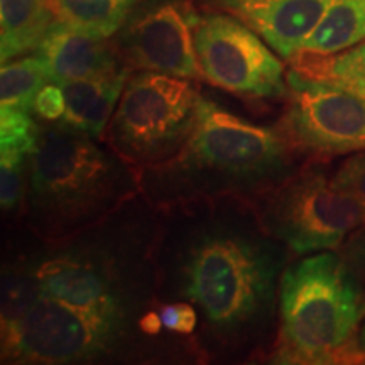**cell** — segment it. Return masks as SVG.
Returning <instances> with one entry per match:
<instances>
[{
  "mask_svg": "<svg viewBox=\"0 0 365 365\" xmlns=\"http://www.w3.org/2000/svg\"><path fill=\"white\" fill-rule=\"evenodd\" d=\"M277 127L255 124L202 91L198 118L176 156L139 170L140 193L156 208L237 196L254 203L298 170Z\"/></svg>",
  "mask_w": 365,
  "mask_h": 365,
  "instance_id": "3",
  "label": "cell"
},
{
  "mask_svg": "<svg viewBox=\"0 0 365 365\" xmlns=\"http://www.w3.org/2000/svg\"><path fill=\"white\" fill-rule=\"evenodd\" d=\"M196 14L188 0H139L112 41L132 71L202 78L193 38Z\"/></svg>",
  "mask_w": 365,
  "mask_h": 365,
  "instance_id": "11",
  "label": "cell"
},
{
  "mask_svg": "<svg viewBox=\"0 0 365 365\" xmlns=\"http://www.w3.org/2000/svg\"><path fill=\"white\" fill-rule=\"evenodd\" d=\"M341 362H362L365 364V318L360 323L357 333L350 341V345L346 346L344 360Z\"/></svg>",
  "mask_w": 365,
  "mask_h": 365,
  "instance_id": "26",
  "label": "cell"
},
{
  "mask_svg": "<svg viewBox=\"0 0 365 365\" xmlns=\"http://www.w3.org/2000/svg\"><path fill=\"white\" fill-rule=\"evenodd\" d=\"M364 318L365 286L340 252L289 261L281 277L269 362L339 364Z\"/></svg>",
  "mask_w": 365,
  "mask_h": 365,
  "instance_id": "5",
  "label": "cell"
},
{
  "mask_svg": "<svg viewBox=\"0 0 365 365\" xmlns=\"http://www.w3.org/2000/svg\"><path fill=\"white\" fill-rule=\"evenodd\" d=\"M340 255L346 266L365 286V225L357 228L340 247Z\"/></svg>",
  "mask_w": 365,
  "mask_h": 365,
  "instance_id": "25",
  "label": "cell"
},
{
  "mask_svg": "<svg viewBox=\"0 0 365 365\" xmlns=\"http://www.w3.org/2000/svg\"><path fill=\"white\" fill-rule=\"evenodd\" d=\"M41 134V122L31 112L0 105V154L31 156Z\"/></svg>",
  "mask_w": 365,
  "mask_h": 365,
  "instance_id": "21",
  "label": "cell"
},
{
  "mask_svg": "<svg viewBox=\"0 0 365 365\" xmlns=\"http://www.w3.org/2000/svg\"><path fill=\"white\" fill-rule=\"evenodd\" d=\"M130 73L132 70L125 68L110 75L59 83L65 91L66 102L65 115L59 124L95 139H103Z\"/></svg>",
  "mask_w": 365,
  "mask_h": 365,
  "instance_id": "14",
  "label": "cell"
},
{
  "mask_svg": "<svg viewBox=\"0 0 365 365\" xmlns=\"http://www.w3.org/2000/svg\"><path fill=\"white\" fill-rule=\"evenodd\" d=\"M49 81L51 78L48 68L36 51L2 63L0 70L2 105L33 112L36 97Z\"/></svg>",
  "mask_w": 365,
  "mask_h": 365,
  "instance_id": "20",
  "label": "cell"
},
{
  "mask_svg": "<svg viewBox=\"0 0 365 365\" xmlns=\"http://www.w3.org/2000/svg\"><path fill=\"white\" fill-rule=\"evenodd\" d=\"M200 97L202 90L195 80L132 71L103 143L137 170L168 161L190 139Z\"/></svg>",
  "mask_w": 365,
  "mask_h": 365,
  "instance_id": "7",
  "label": "cell"
},
{
  "mask_svg": "<svg viewBox=\"0 0 365 365\" xmlns=\"http://www.w3.org/2000/svg\"><path fill=\"white\" fill-rule=\"evenodd\" d=\"M333 0H205V6L237 17L284 61H293Z\"/></svg>",
  "mask_w": 365,
  "mask_h": 365,
  "instance_id": "12",
  "label": "cell"
},
{
  "mask_svg": "<svg viewBox=\"0 0 365 365\" xmlns=\"http://www.w3.org/2000/svg\"><path fill=\"white\" fill-rule=\"evenodd\" d=\"M252 205L262 227L294 255L340 249L365 225V208L322 161L298 168Z\"/></svg>",
  "mask_w": 365,
  "mask_h": 365,
  "instance_id": "8",
  "label": "cell"
},
{
  "mask_svg": "<svg viewBox=\"0 0 365 365\" xmlns=\"http://www.w3.org/2000/svg\"><path fill=\"white\" fill-rule=\"evenodd\" d=\"M365 41V0H333L299 54L328 56Z\"/></svg>",
  "mask_w": 365,
  "mask_h": 365,
  "instance_id": "16",
  "label": "cell"
},
{
  "mask_svg": "<svg viewBox=\"0 0 365 365\" xmlns=\"http://www.w3.org/2000/svg\"><path fill=\"white\" fill-rule=\"evenodd\" d=\"M195 51L208 85L247 100L287 97L282 58L232 14L207 7L196 14Z\"/></svg>",
  "mask_w": 365,
  "mask_h": 365,
  "instance_id": "9",
  "label": "cell"
},
{
  "mask_svg": "<svg viewBox=\"0 0 365 365\" xmlns=\"http://www.w3.org/2000/svg\"><path fill=\"white\" fill-rule=\"evenodd\" d=\"M139 0H48L54 19L86 34L112 39Z\"/></svg>",
  "mask_w": 365,
  "mask_h": 365,
  "instance_id": "17",
  "label": "cell"
},
{
  "mask_svg": "<svg viewBox=\"0 0 365 365\" xmlns=\"http://www.w3.org/2000/svg\"><path fill=\"white\" fill-rule=\"evenodd\" d=\"M98 140L41 120L22 202L24 225L38 242L70 239L140 195L139 170Z\"/></svg>",
  "mask_w": 365,
  "mask_h": 365,
  "instance_id": "4",
  "label": "cell"
},
{
  "mask_svg": "<svg viewBox=\"0 0 365 365\" xmlns=\"http://www.w3.org/2000/svg\"><path fill=\"white\" fill-rule=\"evenodd\" d=\"M277 130L298 158L322 161L365 150V100L328 81L287 71Z\"/></svg>",
  "mask_w": 365,
  "mask_h": 365,
  "instance_id": "10",
  "label": "cell"
},
{
  "mask_svg": "<svg viewBox=\"0 0 365 365\" xmlns=\"http://www.w3.org/2000/svg\"><path fill=\"white\" fill-rule=\"evenodd\" d=\"M139 325L112 322L43 296L24 318L2 328V364L73 365L137 357L150 345Z\"/></svg>",
  "mask_w": 365,
  "mask_h": 365,
  "instance_id": "6",
  "label": "cell"
},
{
  "mask_svg": "<svg viewBox=\"0 0 365 365\" xmlns=\"http://www.w3.org/2000/svg\"><path fill=\"white\" fill-rule=\"evenodd\" d=\"M41 298H43V293H41L31 252L16 255L4 262L2 314H0L2 328L11 327L24 318Z\"/></svg>",
  "mask_w": 365,
  "mask_h": 365,
  "instance_id": "19",
  "label": "cell"
},
{
  "mask_svg": "<svg viewBox=\"0 0 365 365\" xmlns=\"http://www.w3.org/2000/svg\"><path fill=\"white\" fill-rule=\"evenodd\" d=\"M291 254L247 200L220 196L159 208L158 307L186 301L196 308L198 330L190 339L198 359H267Z\"/></svg>",
  "mask_w": 365,
  "mask_h": 365,
  "instance_id": "1",
  "label": "cell"
},
{
  "mask_svg": "<svg viewBox=\"0 0 365 365\" xmlns=\"http://www.w3.org/2000/svg\"><path fill=\"white\" fill-rule=\"evenodd\" d=\"M36 53L44 61L54 83L110 75L129 68L112 39L86 34L59 21L49 27Z\"/></svg>",
  "mask_w": 365,
  "mask_h": 365,
  "instance_id": "13",
  "label": "cell"
},
{
  "mask_svg": "<svg viewBox=\"0 0 365 365\" xmlns=\"http://www.w3.org/2000/svg\"><path fill=\"white\" fill-rule=\"evenodd\" d=\"M27 163L29 156H0V205L4 213H14L22 207L27 185Z\"/></svg>",
  "mask_w": 365,
  "mask_h": 365,
  "instance_id": "22",
  "label": "cell"
},
{
  "mask_svg": "<svg viewBox=\"0 0 365 365\" xmlns=\"http://www.w3.org/2000/svg\"><path fill=\"white\" fill-rule=\"evenodd\" d=\"M139 328L140 331L145 333L148 336H156L163 330V322L159 317L158 308H150L148 312H144L143 317L139 318Z\"/></svg>",
  "mask_w": 365,
  "mask_h": 365,
  "instance_id": "27",
  "label": "cell"
},
{
  "mask_svg": "<svg viewBox=\"0 0 365 365\" xmlns=\"http://www.w3.org/2000/svg\"><path fill=\"white\" fill-rule=\"evenodd\" d=\"M54 21L48 0H0L2 63L34 53Z\"/></svg>",
  "mask_w": 365,
  "mask_h": 365,
  "instance_id": "15",
  "label": "cell"
},
{
  "mask_svg": "<svg viewBox=\"0 0 365 365\" xmlns=\"http://www.w3.org/2000/svg\"><path fill=\"white\" fill-rule=\"evenodd\" d=\"M289 63L293 70L303 73L309 78L339 85L365 100V41L354 48L328 56L298 54Z\"/></svg>",
  "mask_w": 365,
  "mask_h": 365,
  "instance_id": "18",
  "label": "cell"
},
{
  "mask_svg": "<svg viewBox=\"0 0 365 365\" xmlns=\"http://www.w3.org/2000/svg\"><path fill=\"white\" fill-rule=\"evenodd\" d=\"M159 208L143 193L115 213L31 252L41 293L112 322L139 325L156 301Z\"/></svg>",
  "mask_w": 365,
  "mask_h": 365,
  "instance_id": "2",
  "label": "cell"
},
{
  "mask_svg": "<svg viewBox=\"0 0 365 365\" xmlns=\"http://www.w3.org/2000/svg\"><path fill=\"white\" fill-rule=\"evenodd\" d=\"M65 91L63 86L49 81L34 100V115L43 122H59L65 115Z\"/></svg>",
  "mask_w": 365,
  "mask_h": 365,
  "instance_id": "24",
  "label": "cell"
},
{
  "mask_svg": "<svg viewBox=\"0 0 365 365\" xmlns=\"http://www.w3.org/2000/svg\"><path fill=\"white\" fill-rule=\"evenodd\" d=\"M333 180L340 188L354 195L365 208V150L346 158L333 173Z\"/></svg>",
  "mask_w": 365,
  "mask_h": 365,
  "instance_id": "23",
  "label": "cell"
}]
</instances>
